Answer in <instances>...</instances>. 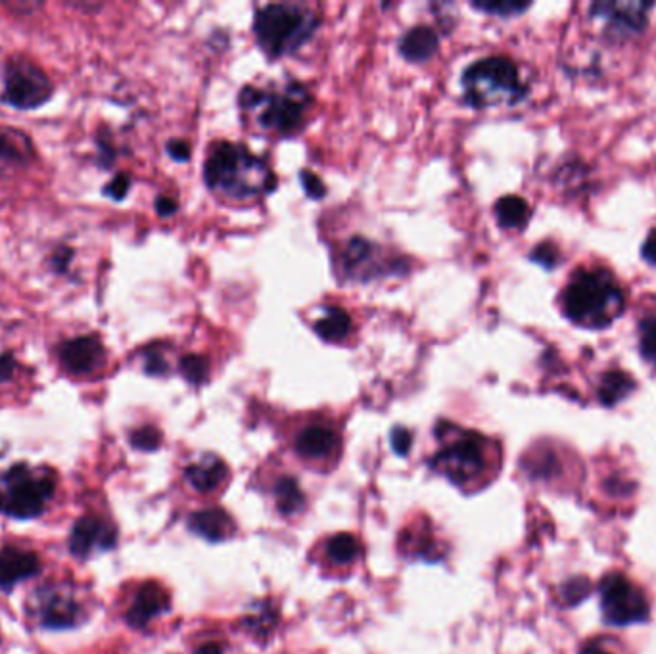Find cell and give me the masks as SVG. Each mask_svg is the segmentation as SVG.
<instances>
[{"mask_svg":"<svg viewBox=\"0 0 656 654\" xmlns=\"http://www.w3.org/2000/svg\"><path fill=\"white\" fill-rule=\"evenodd\" d=\"M204 179L210 190L229 200H252L271 194L277 177L261 158L244 146L223 142L204 165Z\"/></svg>","mask_w":656,"mask_h":654,"instance_id":"1","label":"cell"},{"mask_svg":"<svg viewBox=\"0 0 656 654\" xmlns=\"http://www.w3.org/2000/svg\"><path fill=\"white\" fill-rule=\"evenodd\" d=\"M564 311L580 327H609L624 311L622 288L607 271H582L564 292Z\"/></svg>","mask_w":656,"mask_h":654,"instance_id":"2","label":"cell"},{"mask_svg":"<svg viewBox=\"0 0 656 654\" xmlns=\"http://www.w3.org/2000/svg\"><path fill=\"white\" fill-rule=\"evenodd\" d=\"M319 18L298 4H267L254 20L259 47L271 58L296 52L315 35Z\"/></svg>","mask_w":656,"mask_h":654,"instance_id":"3","label":"cell"},{"mask_svg":"<svg viewBox=\"0 0 656 654\" xmlns=\"http://www.w3.org/2000/svg\"><path fill=\"white\" fill-rule=\"evenodd\" d=\"M242 110L256 112L259 125L277 135H294L304 125L311 96L304 85L288 83L282 91H259L244 87L238 98Z\"/></svg>","mask_w":656,"mask_h":654,"instance_id":"4","label":"cell"},{"mask_svg":"<svg viewBox=\"0 0 656 654\" xmlns=\"http://www.w3.org/2000/svg\"><path fill=\"white\" fill-rule=\"evenodd\" d=\"M463 89L465 100L478 110L516 104L526 93L515 64L503 56L484 58L472 64L463 75Z\"/></svg>","mask_w":656,"mask_h":654,"instance_id":"5","label":"cell"},{"mask_svg":"<svg viewBox=\"0 0 656 654\" xmlns=\"http://www.w3.org/2000/svg\"><path fill=\"white\" fill-rule=\"evenodd\" d=\"M56 490L54 472L45 467L16 465L0 474V513L33 518L45 511Z\"/></svg>","mask_w":656,"mask_h":654,"instance_id":"6","label":"cell"},{"mask_svg":"<svg viewBox=\"0 0 656 654\" xmlns=\"http://www.w3.org/2000/svg\"><path fill=\"white\" fill-rule=\"evenodd\" d=\"M52 81L27 58H10L4 66L2 100L18 110H35L52 96Z\"/></svg>","mask_w":656,"mask_h":654,"instance_id":"7","label":"cell"},{"mask_svg":"<svg viewBox=\"0 0 656 654\" xmlns=\"http://www.w3.org/2000/svg\"><path fill=\"white\" fill-rule=\"evenodd\" d=\"M484 440L482 436L467 432L447 444L436 457L432 459V467L446 474L455 484H465L476 474L482 472L486 455H484Z\"/></svg>","mask_w":656,"mask_h":654,"instance_id":"8","label":"cell"},{"mask_svg":"<svg viewBox=\"0 0 656 654\" xmlns=\"http://www.w3.org/2000/svg\"><path fill=\"white\" fill-rule=\"evenodd\" d=\"M601 603L605 618L614 626L637 624L649 616L645 595L622 574H610L603 580Z\"/></svg>","mask_w":656,"mask_h":654,"instance_id":"9","label":"cell"},{"mask_svg":"<svg viewBox=\"0 0 656 654\" xmlns=\"http://www.w3.org/2000/svg\"><path fill=\"white\" fill-rule=\"evenodd\" d=\"M33 616L48 630H66L81 624L83 603L77 601L75 591L66 585L41 587L31 601Z\"/></svg>","mask_w":656,"mask_h":654,"instance_id":"10","label":"cell"},{"mask_svg":"<svg viewBox=\"0 0 656 654\" xmlns=\"http://www.w3.org/2000/svg\"><path fill=\"white\" fill-rule=\"evenodd\" d=\"M396 263L399 261H390L388 257H384L375 242L359 236H355L344 246L340 257L344 275L348 279L361 282L373 281L382 275L392 273Z\"/></svg>","mask_w":656,"mask_h":654,"instance_id":"11","label":"cell"},{"mask_svg":"<svg viewBox=\"0 0 656 654\" xmlns=\"http://www.w3.org/2000/svg\"><path fill=\"white\" fill-rule=\"evenodd\" d=\"M653 4L645 2H597L591 16L601 22L612 37H632L645 29L647 12Z\"/></svg>","mask_w":656,"mask_h":654,"instance_id":"12","label":"cell"},{"mask_svg":"<svg viewBox=\"0 0 656 654\" xmlns=\"http://www.w3.org/2000/svg\"><path fill=\"white\" fill-rule=\"evenodd\" d=\"M114 543H116L114 526L96 514L79 518L71 530L70 551L79 559H87L96 551L112 549Z\"/></svg>","mask_w":656,"mask_h":654,"instance_id":"13","label":"cell"},{"mask_svg":"<svg viewBox=\"0 0 656 654\" xmlns=\"http://www.w3.org/2000/svg\"><path fill=\"white\" fill-rule=\"evenodd\" d=\"M60 361L71 374L89 376L104 367L106 350L96 336H79L62 344Z\"/></svg>","mask_w":656,"mask_h":654,"instance_id":"14","label":"cell"},{"mask_svg":"<svg viewBox=\"0 0 656 654\" xmlns=\"http://www.w3.org/2000/svg\"><path fill=\"white\" fill-rule=\"evenodd\" d=\"M41 570L39 557L20 547L0 549V589L10 591L14 585L35 576Z\"/></svg>","mask_w":656,"mask_h":654,"instance_id":"15","label":"cell"},{"mask_svg":"<svg viewBox=\"0 0 656 654\" xmlns=\"http://www.w3.org/2000/svg\"><path fill=\"white\" fill-rule=\"evenodd\" d=\"M33 156V142L25 133L12 127H0V173L24 169Z\"/></svg>","mask_w":656,"mask_h":654,"instance_id":"16","label":"cell"},{"mask_svg":"<svg viewBox=\"0 0 656 654\" xmlns=\"http://www.w3.org/2000/svg\"><path fill=\"white\" fill-rule=\"evenodd\" d=\"M169 607V595L162 585L148 582L142 585L135 595V601L127 612V622L135 628H144L152 618L162 614Z\"/></svg>","mask_w":656,"mask_h":654,"instance_id":"17","label":"cell"},{"mask_svg":"<svg viewBox=\"0 0 656 654\" xmlns=\"http://www.w3.org/2000/svg\"><path fill=\"white\" fill-rule=\"evenodd\" d=\"M438 50V35L432 27L419 25L399 39V54L413 64L430 60Z\"/></svg>","mask_w":656,"mask_h":654,"instance_id":"18","label":"cell"},{"mask_svg":"<svg viewBox=\"0 0 656 654\" xmlns=\"http://www.w3.org/2000/svg\"><path fill=\"white\" fill-rule=\"evenodd\" d=\"M188 526L194 534L210 541H221L231 538L235 532V524L231 516L221 509H206L192 514L188 520Z\"/></svg>","mask_w":656,"mask_h":654,"instance_id":"19","label":"cell"},{"mask_svg":"<svg viewBox=\"0 0 656 654\" xmlns=\"http://www.w3.org/2000/svg\"><path fill=\"white\" fill-rule=\"evenodd\" d=\"M338 447V436L327 426H307L296 440V451L307 459H327Z\"/></svg>","mask_w":656,"mask_h":654,"instance_id":"20","label":"cell"},{"mask_svg":"<svg viewBox=\"0 0 656 654\" xmlns=\"http://www.w3.org/2000/svg\"><path fill=\"white\" fill-rule=\"evenodd\" d=\"M225 478H227V467L215 455H204L198 463L187 468V480L196 490H215L223 484Z\"/></svg>","mask_w":656,"mask_h":654,"instance_id":"21","label":"cell"},{"mask_svg":"<svg viewBox=\"0 0 656 654\" xmlns=\"http://www.w3.org/2000/svg\"><path fill=\"white\" fill-rule=\"evenodd\" d=\"M315 332L330 344L344 342L352 332V317L340 307H327L325 317L315 323Z\"/></svg>","mask_w":656,"mask_h":654,"instance_id":"22","label":"cell"},{"mask_svg":"<svg viewBox=\"0 0 656 654\" xmlns=\"http://www.w3.org/2000/svg\"><path fill=\"white\" fill-rule=\"evenodd\" d=\"M495 217L503 229H522L530 219V208L518 196H505L495 204Z\"/></svg>","mask_w":656,"mask_h":654,"instance_id":"23","label":"cell"},{"mask_svg":"<svg viewBox=\"0 0 656 654\" xmlns=\"http://www.w3.org/2000/svg\"><path fill=\"white\" fill-rule=\"evenodd\" d=\"M275 499H277V507L282 514H294L304 507V491L300 488V484L290 476L281 478L277 482Z\"/></svg>","mask_w":656,"mask_h":654,"instance_id":"24","label":"cell"},{"mask_svg":"<svg viewBox=\"0 0 656 654\" xmlns=\"http://www.w3.org/2000/svg\"><path fill=\"white\" fill-rule=\"evenodd\" d=\"M633 390V382L630 376L622 373H609L599 386V398L605 405H614L620 399L626 398Z\"/></svg>","mask_w":656,"mask_h":654,"instance_id":"25","label":"cell"},{"mask_svg":"<svg viewBox=\"0 0 656 654\" xmlns=\"http://www.w3.org/2000/svg\"><path fill=\"white\" fill-rule=\"evenodd\" d=\"M359 553L357 539L352 534H336L327 545L328 559L336 564H350Z\"/></svg>","mask_w":656,"mask_h":654,"instance_id":"26","label":"cell"},{"mask_svg":"<svg viewBox=\"0 0 656 654\" xmlns=\"http://www.w3.org/2000/svg\"><path fill=\"white\" fill-rule=\"evenodd\" d=\"M557 459L553 453L549 451H538V453H532L528 457V463H526V470L534 476V478H549L557 472Z\"/></svg>","mask_w":656,"mask_h":654,"instance_id":"27","label":"cell"},{"mask_svg":"<svg viewBox=\"0 0 656 654\" xmlns=\"http://www.w3.org/2000/svg\"><path fill=\"white\" fill-rule=\"evenodd\" d=\"M181 373L190 384H202L208 378V361L200 355H187L181 359Z\"/></svg>","mask_w":656,"mask_h":654,"instance_id":"28","label":"cell"},{"mask_svg":"<svg viewBox=\"0 0 656 654\" xmlns=\"http://www.w3.org/2000/svg\"><path fill=\"white\" fill-rule=\"evenodd\" d=\"M528 6L530 4H524V2H472V8L488 12L493 16H503V18L516 16V14L524 12Z\"/></svg>","mask_w":656,"mask_h":654,"instance_id":"29","label":"cell"},{"mask_svg":"<svg viewBox=\"0 0 656 654\" xmlns=\"http://www.w3.org/2000/svg\"><path fill=\"white\" fill-rule=\"evenodd\" d=\"M641 351L656 365V317L645 319L641 323Z\"/></svg>","mask_w":656,"mask_h":654,"instance_id":"30","label":"cell"},{"mask_svg":"<svg viewBox=\"0 0 656 654\" xmlns=\"http://www.w3.org/2000/svg\"><path fill=\"white\" fill-rule=\"evenodd\" d=\"M160 442H162V436L154 426H142L131 434V444L142 451H152L160 445Z\"/></svg>","mask_w":656,"mask_h":654,"instance_id":"31","label":"cell"},{"mask_svg":"<svg viewBox=\"0 0 656 654\" xmlns=\"http://www.w3.org/2000/svg\"><path fill=\"white\" fill-rule=\"evenodd\" d=\"M589 582H587L586 578H574V580H570L568 584L564 585V599H566V603L568 605H576V603H580L582 599H586L587 595H589Z\"/></svg>","mask_w":656,"mask_h":654,"instance_id":"32","label":"cell"},{"mask_svg":"<svg viewBox=\"0 0 656 654\" xmlns=\"http://www.w3.org/2000/svg\"><path fill=\"white\" fill-rule=\"evenodd\" d=\"M300 179H302V185H304V190L307 192V196H311L313 200H321L325 194H327V188L323 185V181L311 173V171H302L300 173Z\"/></svg>","mask_w":656,"mask_h":654,"instance_id":"33","label":"cell"},{"mask_svg":"<svg viewBox=\"0 0 656 654\" xmlns=\"http://www.w3.org/2000/svg\"><path fill=\"white\" fill-rule=\"evenodd\" d=\"M129 188H131V179H129V175L119 173L118 177H116L114 181H110V185L104 188V194H108V196L114 198V200H123V198L127 196Z\"/></svg>","mask_w":656,"mask_h":654,"instance_id":"34","label":"cell"},{"mask_svg":"<svg viewBox=\"0 0 656 654\" xmlns=\"http://www.w3.org/2000/svg\"><path fill=\"white\" fill-rule=\"evenodd\" d=\"M532 259L539 265H543V267H555L559 254H557V248L553 244H541L532 252Z\"/></svg>","mask_w":656,"mask_h":654,"instance_id":"35","label":"cell"},{"mask_svg":"<svg viewBox=\"0 0 656 654\" xmlns=\"http://www.w3.org/2000/svg\"><path fill=\"white\" fill-rule=\"evenodd\" d=\"M144 369H146V373L156 374V376L167 373L169 371V365L165 361L164 353L162 351H150V353H146V365H144Z\"/></svg>","mask_w":656,"mask_h":654,"instance_id":"36","label":"cell"},{"mask_svg":"<svg viewBox=\"0 0 656 654\" xmlns=\"http://www.w3.org/2000/svg\"><path fill=\"white\" fill-rule=\"evenodd\" d=\"M413 444V434L407 428H396L392 432V447L398 455H407Z\"/></svg>","mask_w":656,"mask_h":654,"instance_id":"37","label":"cell"},{"mask_svg":"<svg viewBox=\"0 0 656 654\" xmlns=\"http://www.w3.org/2000/svg\"><path fill=\"white\" fill-rule=\"evenodd\" d=\"M167 154L175 162H187L188 158H190V146L185 141H171L167 144Z\"/></svg>","mask_w":656,"mask_h":654,"instance_id":"38","label":"cell"},{"mask_svg":"<svg viewBox=\"0 0 656 654\" xmlns=\"http://www.w3.org/2000/svg\"><path fill=\"white\" fill-rule=\"evenodd\" d=\"M179 210L177 202L173 198H167V196H160L156 200V211L160 217H171L175 211Z\"/></svg>","mask_w":656,"mask_h":654,"instance_id":"39","label":"cell"},{"mask_svg":"<svg viewBox=\"0 0 656 654\" xmlns=\"http://www.w3.org/2000/svg\"><path fill=\"white\" fill-rule=\"evenodd\" d=\"M643 257H645L651 265H656V229H653L651 234L647 236V240H645V246H643Z\"/></svg>","mask_w":656,"mask_h":654,"instance_id":"40","label":"cell"},{"mask_svg":"<svg viewBox=\"0 0 656 654\" xmlns=\"http://www.w3.org/2000/svg\"><path fill=\"white\" fill-rule=\"evenodd\" d=\"M580 654H610V651H607V649H605L601 643H597V641H591V643H586V645L582 647Z\"/></svg>","mask_w":656,"mask_h":654,"instance_id":"41","label":"cell"},{"mask_svg":"<svg viewBox=\"0 0 656 654\" xmlns=\"http://www.w3.org/2000/svg\"><path fill=\"white\" fill-rule=\"evenodd\" d=\"M194 654H223V651H221V647L217 643H206V645H202Z\"/></svg>","mask_w":656,"mask_h":654,"instance_id":"42","label":"cell"}]
</instances>
